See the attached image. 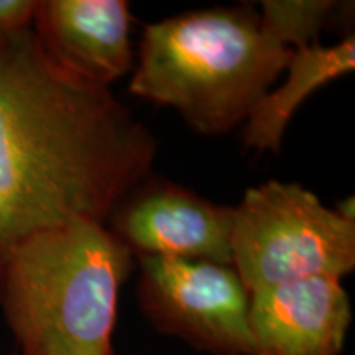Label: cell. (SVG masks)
<instances>
[{
	"mask_svg": "<svg viewBox=\"0 0 355 355\" xmlns=\"http://www.w3.org/2000/svg\"><path fill=\"white\" fill-rule=\"evenodd\" d=\"M260 26L275 42L296 51L318 44V37L337 10L334 0H265Z\"/></svg>",
	"mask_w": 355,
	"mask_h": 355,
	"instance_id": "obj_10",
	"label": "cell"
},
{
	"mask_svg": "<svg viewBox=\"0 0 355 355\" xmlns=\"http://www.w3.org/2000/svg\"><path fill=\"white\" fill-rule=\"evenodd\" d=\"M334 277H309L250 293L252 355H340L352 306Z\"/></svg>",
	"mask_w": 355,
	"mask_h": 355,
	"instance_id": "obj_7",
	"label": "cell"
},
{
	"mask_svg": "<svg viewBox=\"0 0 355 355\" xmlns=\"http://www.w3.org/2000/svg\"><path fill=\"white\" fill-rule=\"evenodd\" d=\"M355 37L352 33L329 46L313 44L293 51L282 86L270 89L242 125V144L255 153H278L291 119L318 89L352 73Z\"/></svg>",
	"mask_w": 355,
	"mask_h": 355,
	"instance_id": "obj_9",
	"label": "cell"
},
{
	"mask_svg": "<svg viewBox=\"0 0 355 355\" xmlns=\"http://www.w3.org/2000/svg\"><path fill=\"white\" fill-rule=\"evenodd\" d=\"M135 257L105 224L37 230L0 255V309L17 355H115L121 288Z\"/></svg>",
	"mask_w": 355,
	"mask_h": 355,
	"instance_id": "obj_2",
	"label": "cell"
},
{
	"mask_svg": "<svg viewBox=\"0 0 355 355\" xmlns=\"http://www.w3.org/2000/svg\"><path fill=\"white\" fill-rule=\"evenodd\" d=\"M137 303L153 329L209 355H252L250 293L230 265L140 257Z\"/></svg>",
	"mask_w": 355,
	"mask_h": 355,
	"instance_id": "obj_5",
	"label": "cell"
},
{
	"mask_svg": "<svg viewBox=\"0 0 355 355\" xmlns=\"http://www.w3.org/2000/svg\"><path fill=\"white\" fill-rule=\"evenodd\" d=\"M232 216L234 206L150 176L127 194L107 222L135 259L166 257L232 266Z\"/></svg>",
	"mask_w": 355,
	"mask_h": 355,
	"instance_id": "obj_6",
	"label": "cell"
},
{
	"mask_svg": "<svg viewBox=\"0 0 355 355\" xmlns=\"http://www.w3.org/2000/svg\"><path fill=\"white\" fill-rule=\"evenodd\" d=\"M132 25L125 0H38L32 28L53 63L110 89L135 66Z\"/></svg>",
	"mask_w": 355,
	"mask_h": 355,
	"instance_id": "obj_8",
	"label": "cell"
},
{
	"mask_svg": "<svg viewBox=\"0 0 355 355\" xmlns=\"http://www.w3.org/2000/svg\"><path fill=\"white\" fill-rule=\"evenodd\" d=\"M248 3L211 7L145 25L130 94L175 109L207 137L243 125L290 63Z\"/></svg>",
	"mask_w": 355,
	"mask_h": 355,
	"instance_id": "obj_3",
	"label": "cell"
},
{
	"mask_svg": "<svg viewBox=\"0 0 355 355\" xmlns=\"http://www.w3.org/2000/svg\"><path fill=\"white\" fill-rule=\"evenodd\" d=\"M232 268L248 293L355 270V219L300 183L270 180L234 206Z\"/></svg>",
	"mask_w": 355,
	"mask_h": 355,
	"instance_id": "obj_4",
	"label": "cell"
},
{
	"mask_svg": "<svg viewBox=\"0 0 355 355\" xmlns=\"http://www.w3.org/2000/svg\"><path fill=\"white\" fill-rule=\"evenodd\" d=\"M157 153L150 128L53 63L33 28L0 37V255L64 222L107 224Z\"/></svg>",
	"mask_w": 355,
	"mask_h": 355,
	"instance_id": "obj_1",
	"label": "cell"
},
{
	"mask_svg": "<svg viewBox=\"0 0 355 355\" xmlns=\"http://www.w3.org/2000/svg\"><path fill=\"white\" fill-rule=\"evenodd\" d=\"M38 0H0V37L32 28Z\"/></svg>",
	"mask_w": 355,
	"mask_h": 355,
	"instance_id": "obj_11",
	"label": "cell"
}]
</instances>
